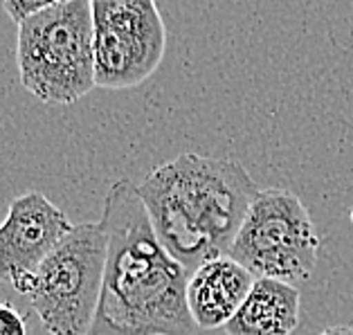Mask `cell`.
Masks as SVG:
<instances>
[{
    "instance_id": "cell-9",
    "label": "cell",
    "mask_w": 353,
    "mask_h": 335,
    "mask_svg": "<svg viewBox=\"0 0 353 335\" xmlns=\"http://www.w3.org/2000/svg\"><path fill=\"white\" fill-rule=\"evenodd\" d=\"M299 290L286 281L256 279L236 315L225 324L228 335H292L299 324Z\"/></svg>"
},
{
    "instance_id": "cell-6",
    "label": "cell",
    "mask_w": 353,
    "mask_h": 335,
    "mask_svg": "<svg viewBox=\"0 0 353 335\" xmlns=\"http://www.w3.org/2000/svg\"><path fill=\"white\" fill-rule=\"evenodd\" d=\"M92 25L97 88H135L160 68L167 28L156 0H92Z\"/></svg>"
},
{
    "instance_id": "cell-4",
    "label": "cell",
    "mask_w": 353,
    "mask_h": 335,
    "mask_svg": "<svg viewBox=\"0 0 353 335\" xmlns=\"http://www.w3.org/2000/svg\"><path fill=\"white\" fill-rule=\"evenodd\" d=\"M104 223H79L54 245L30 281L28 297L50 335H88L106 272Z\"/></svg>"
},
{
    "instance_id": "cell-1",
    "label": "cell",
    "mask_w": 353,
    "mask_h": 335,
    "mask_svg": "<svg viewBox=\"0 0 353 335\" xmlns=\"http://www.w3.org/2000/svg\"><path fill=\"white\" fill-rule=\"evenodd\" d=\"M99 221L108 232V256L88 335H192L189 272L160 243L137 185H110Z\"/></svg>"
},
{
    "instance_id": "cell-2",
    "label": "cell",
    "mask_w": 353,
    "mask_h": 335,
    "mask_svg": "<svg viewBox=\"0 0 353 335\" xmlns=\"http://www.w3.org/2000/svg\"><path fill=\"white\" fill-rule=\"evenodd\" d=\"M160 243L192 274L232 250L259 187L236 160L180 153L137 185Z\"/></svg>"
},
{
    "instance_id": "cell-5",
    "label": "cell",
    "mask_w": 353,
    "mask_h": 335,
    "mask_svg": "<svg viewBox=\"0 0 353 335\" xmlns=\"http://www.w3.org/2000/svg\"><path fill=\"white\" fill-rule=\"evenodd\" d=\"M320 245L322 238L299 196L283 187H268L259 189L250 205L230 256L256 279L295 286L313 274Z\"/></svg>"
},
{
    "instance_id": "cell-7",
    "label": "cell",
    "mask_w": 353,
    "mask_h": 335,
    "mask_svg": "<svg viewBox=\"0 0 353 335\" xmlns=\"http://www.w3.org/2000/svg\"><path fill=\"white\" fill-rule=\"evenodd\" d=\"M72 227L46 194L28 192L12 199L0 223V279L25 297L37 268Z\"/></svg>"
},
{
    "instance_id": "cell-8",
    "label": "cell",
    "mask_w": 353,
    "mask_h": 335,
    "mask_svg": "<svg viewBox=\"0 0 353 335\" xmlns=\"http://www.w3.org/2000/svg\"><path fill=\"white\" fill-rule=\"evenodd\" d=\"M256 277L230 254L203 263L189 274L187 304L198 329H225L243 306Z\"/></svg>"
},
{
    "instance_id": "cell-11",
    "label": "cell",
    "mask_w": 353,
    "mask_h": 335,
    "mask_svg": "<svg viewBox=\"0 0 353 335\" xmlns=\"http://www.w3.org/2000/svg\"><path fill=\"white\" fill-rule=\"evenodd\" d=\"M0 335H28L25 315L7 302H0Z\"/></svg>"
},
{
    "instance_id": "cell-12",
    "label": "cell",
    "mask_w": 353,
    "mask_h": 335,
    "mask_svg": "<svg viewBox=\"0 0 353 335\" xmlns=\"http://www.w3.org/2000/svg\"><path fill=\"white\" fill-rule=\"evenodd\" d=\"M320 335H353V329L344 324H335V326H329V329H324Z\"/></svg>"
},
{
    "instance_id": "cell-10",
    "label": "cell",
    "mask_w": 353,
    "mask_h": 335,
    "mask_svg": "<svg viewBox=\"0 0 353 335\" xmlns=\"http://www.w3.org/2000/svg\"><path fill=\"white\" fill-rule=\"evenodd\" d=\"M70 3V0H3V7L7 16L16 23L21 25L23 21L32 19V16H37L46 10H52V7H59V5H65Z\"/></svg>"
},
{
    "instance_id": "cell-3",
    "label": "cell",
    "mask_w": 353,
    "mask_h": 335,
    "mask_svg": "<svg viewBox=\"0 0 353 335\" xmlns=\"http://www.w3.org/2000/svg\"><path fill=\"white\" fill-rule=\"evenodd\" d=\"M16 63L23 88L48 106H70L97 88L92 0H70L23 21Z\"/></svg>"
}]
</instances>
